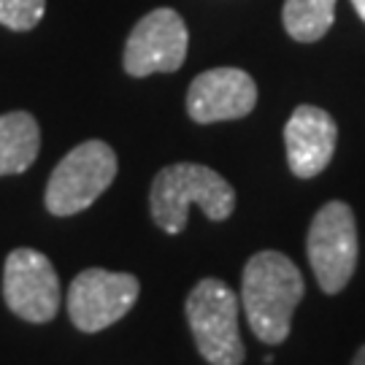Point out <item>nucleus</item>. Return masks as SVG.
Segmentation results:
<instances>
[{
  "instance_id": "f03ea898",
  "label": "nucleus",
  "mask_w": 365,
  "mask_h": 365,
  "mask_svg": "<svg viewBox=\"0 0 365 365\" xmlns=\"http://www.w3.org/2000/svg\"><path fill=\"white\" fill-rule=\"evenodd\" d=\"M190 206H200L214 222L227 220L235 209V192L217 170L197 163H176L163 168L152 182L149 209L160 230L176 235L187 227Z\"/></svg>"
},
{
  "instance_id": "9d476101",
  "label": "nucleus",
  "mask_w": 365,
  "mask_h": 365,
  "mask_svg": "<svg viewBox=\"0 0 365 365\" xmlns=\"http://www.w3.org/2000/svg\"><path fill=\"white\" fill-rule=\"evenodd\" d=\"M336 141H339V128L325 108L298 106L284 128L289 170L298 179L319 176L333 160Z\"/></svg>"
},
{
  "instance_id": "f8f14e48",
  "label": "nucleus",
  "mask_w": 365,
  "mask_h": 365,
  "mask_svg": "<svg viewBox=\"0 0 365 365\" xmlns=\"http://www.w3.org/2000/svg\"><path fill=\"white\" fill-rule=\"evenodd\" d=\"M336 3L339 0H284V30L300 43L325 38L336 19Z\"/></svg>"
},
{
  "instance_id": "6e6552de",
  "label": "nucleus",
  "mask_w": 365,
  "mask_h": 365,
  "mask_svg": "<svg viewBox=\"0 0 365 365\" xmlns=\"http://www.w3.org/2000/svg\"><path fill=\"white\" fill-rule=\"evenodd\" d=\"M190 33L182 14L173 9H155L130 30L125 43V71L135 78L152 73H173L187 57Z\"/></svg>"
},
{
  "instance_id": "2eb2a0df",
  "label": "nucleus",
  "mask_w": 365,
  "mask_h": 365,
  "mask_svg": "<svg viewBox=\"0 0 365 365\" xmlns=\"http://www.w3.org/2000/svg\"><path fill=\"white\" fill-rule=\"evenodd\" d=\"M352 365H365V346H363V349H360V352H357V354H354Z\"/></svg>"
},
{
  "instance_id": "1a4fd4ad",
  "label": "nucleus",
  "mask_w": 365,
  "mask_h": 365,
  "mask_svg": "<svg viewBox=\"0 0 365 365\" xmlns=\"http://www.w3.org/2000/svg\"><path fill=\"white\" fill-rule=\"evenodd\" d=\"M257 106V84L241 68H211L195 76L187 92V114L197 125L227 122L252 114Z\"/></svg>"
},
{
  "instance_id": "9b49d317",
  "label": "nucleus",
  "mask_w": 365,
  "mask_h": 365,
  "mask_svg": "<svg viewBox=\"0 0 365 365\" xmlns=\"http://www.w3.org/2000/svg\"><path fill=\"white\" fill-rule=\"evenodd\" d=\"M41 149L38 122L27 111H9L0 117V176L25 173Z\"/></svg>"
},
{
  "instance_id": "423d86ee",
  "label": "nucleus",
  "mask_w": 365,
  "mask_h": 365,
  "mask_svg": "<svg viewBox=\"0 0 365 365\" xmlns=\"http://www.w3.org/2000/svg\"><path fill=\"white\" fill-rule=\"evenodd\" d=\"M141 284L133 274L87 268L71 282L68 314L81 333H98L119 322L138 300Z\"/></svg>"
},
{
  "instance_id": "4468645a",
  "label": "nucleus",
  "mask_w": 365,
  "mask_h": 365,
  "mask_svg": "<svg viewBox=\"0 0 365 365\" xmlns=\"http://www.w3.org/2000/svg\"><path fill=\"white\" fill-rule=\"evenodd\" d=\"M352 6L357 9V14L363 16V22H365V0H352Z\"/></svg>"
},
{
  "instance_id": "20e7f679",
  "label": "nucleus",
  "mask_w": 365,
  "mask_h": 365,
  "mask_svg": "<svg viewBox=\"0 0 365 365\" xmlns=\"http://www.w3.org/2000/svg\"><path fill=\"white\" fill-rule=\"evenodd\" d=\"M117 155L106 141H84L71 149L49 176L43 203L54 217L90 209L117 179Z\"/></svg>"
},
{
  "instance_id": "0eeeda50",
  "label": "nucleus",
  "mask_w": 365,
  "mask_h": 365,
  "mask_svg": "<svg viewBox=\"0 0 365 365\" xmlns=\"http://www.w3.org/2000/svg\"><path fill=\"white\" fill-rule=\"evenodd\" d=\"M3 298L19 319L43 325L60 309L57 271L36 249H14L3 265Z\"/></svg>"
},
{
  "instance_id": "ddd939ff",
  "label": "nucleus",
  "mask_w": 365,
  "mask_h": 365,
  "mask_svg": "<svg viewBox=\"0 0 365 365\" xmlns=\"http://www.w3.org/2000/svg\"><path fill=\"white\" fill-rule=\"evenodd\" d=\"M46 0H0V25L25 33L43 19Z\"/></svg>"
},
{
  "instance_id": "39448f33",
  "label": "nucleus",
  "mask_w": 365,
  "mask_h": 365,
  "mask_svg": "<svg viewBox=\"0 0 365 365\" xmlns=\"http://www.w3.org/2000/svg\"><path fill=\"white\" fill-rule=\"evenodd\" d=\"M306 252L314 276L327 295H336L349 284L357 268L360 241H357V222L346 203L330 200L314 214Z\"/></svg>"
},
{
  "instance_id": "f257e3e1",
  "label": "nucleus",
  "mask_w": 365,
  "mask_h": 365,
  "mask_svg": "<svg viewBox=\"0 0 365 365\" xmlns=\"http://www.w3.org/2000/svg\"><path fill=\"white\" fill-rule=\"evenodd\" d=\"M303 289V276L287 255L257 252L249 257L241 279V306L252 333L262 344H282L287 339Z\"/></svg>"
},
{
  "instance_id": "7ed1b4c3",
  "label": "nucleus",
  "mask_w": 365,
  "mask_h": 365,
  "mask_svg": "<svg viewBox=\"0 0 365 365\" xmlns=\"http://www.w3.org/2000/svg\"><path fill=\"white\" fill-rule=\"evenodd\" d=\"M241 300L220 279L197 282L187 295V319L200 357L211 365H241L244 344L238 333Z\"/></svg>"
}]
</instances>
